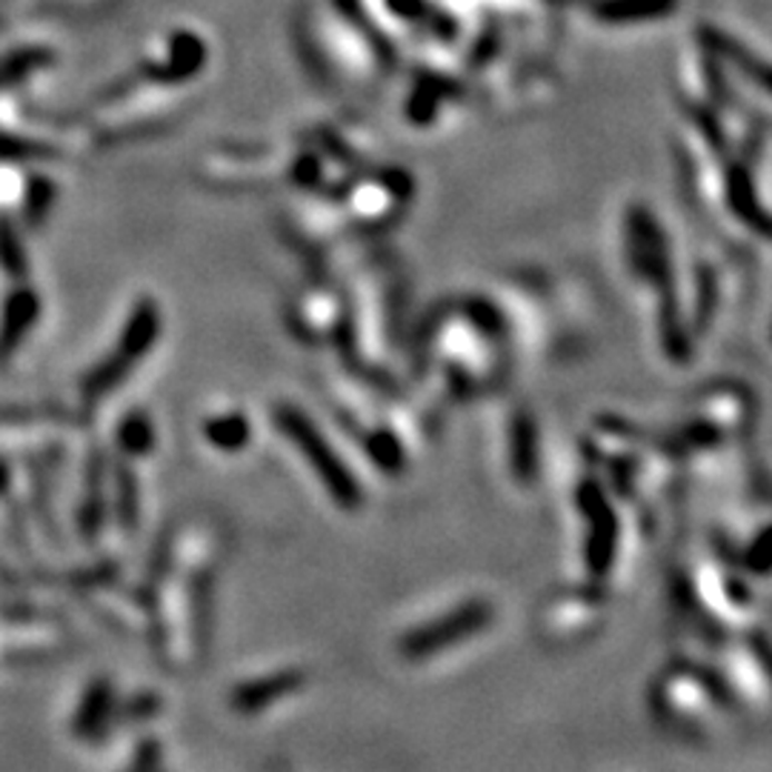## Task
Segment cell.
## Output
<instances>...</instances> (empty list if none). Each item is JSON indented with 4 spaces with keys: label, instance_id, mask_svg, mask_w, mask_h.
<instances>
[{
    "label": "cell",
    "instance_id": "cell-1",
    "mask_svg": "<svg viewBox=\"0 0 772 772\" xmlns=\"http://www.w3.org/2000/svg\"><path fill=\"white\" fill-rule=\"evenodd\" d=\"M275 421L281 427L284 436H290L295 441V447L304 452L306 461L315 467L317 478L324 481V487L330 489L332 498L341 504L343 509H355L361 504V489L352 481L350 469L343 467L341 458L335 456V449L324 441V436L317 432L315 423L306 421L295 407L290 403H281L275 410Z\"/></svg>",
    "mask_w": 772,
    "mask_h": 772
},
{
    "label": "cell",
    "instance_id": "cell-2",
    "mask_svg": "<svg viewBox=\"0 0 772 772\" xmlns=\"http://www.w3.org/2000/svg\"><path fill=\"white\" fill-rule=\"evenodd\" d=\"M158 330H160V315H158L155 301H140L138 310H135L133 317H129V326H126L124 338H120L118 350L113 352L109 361L100 363L92 375L86 378L84 383L86 401L92 403L98 401L100 395H106V392H113L120 383V378L129 375V372L135 370V363H138L146 352L153 350L155 338H158Z\"/></svg>",
    "mask_w": 772,
    "mask_h": 772
},
{
    "label": "cell",
    "instance_id": "cell-3",
    "mask_svg": "<svg viewBox=\"0 0 772 772\" xmlns=\"http://www.w3.org/2000/svg\"><path fill=\"white\" fill-rule=\"evenodd\" d=\"M301 686H304V673L284 670V673H275L270 675V678L255 681V684L238 686L235 695H232V706H235L238 713H257V710L270 706L272 701H277L281 695L295 693Z\"/></svg>",
    "mask_w": 772,
    "mask_h": 772
},
{
    "label": "cell",
    "instance_id": "cell-4",
    "mask_svg": "<svg viewBox=\"0 0 772 772\" xmlns=\"http://www.w3.org/2000/svg\"><path fill=\"white\" fill-rule=\"evenodd\" d=\"M35 317H38V297L32 292L20 290L18 295L9 297L7 317H3V326H0V355L14 352L20 338L27 335L29 326L35 324Z\"/></svg>",
    "mask_w": 772,
    "mask_h": 772
},
{
    "label": "cell",
    "instance_id": "cell-5",
    "mask_svg": "<svg viewBox=\"0 0 772 772\" xmlns=\"http://www.w3.org/2000/svg\"><path fill=\"white\" fill-rule=\"evenodd\" d=\"M109 706H113V695H109V686L95 684L86 695V701L80 704V713L75 719V733L78 735H92L100 733L106 715H109Z\"/></svg>",
    "mask_w": 772,
    "mask_h": 772
},
{
    "label": "cell",
    "instance_id": "cell-6",
    "mask_svg": "<svg viewBox=\"0 0 772 772\" xmlns=\"http://www.w3.org/2000/svg\"><path fill=\"white\" fill-rule=\"evenodd\" d=\"M206 438L221 449H238L244 447L246 438H250V423H246L244 416L212 418V421L206 423Z\"/></svg>",
    "mask_w": 772,
    "mask_h": 772
},
{
    "label": "cell",
    "instance_id": "cell-7",
    "mask_svg": "<svg viewBox=\"0 0 772 772\" xmlns=\"http://www.w3.org/2000/svg\"><path fill=\"white\" fill-rule=\"evenodd\" d=\"M120 443L133 452H144L149 443H153V423L146 421L144 416H133L129 421H124L120 429Z\"/></svg>",
    "mask_w": 772,
    "mask_h": 772
},
{
    "label": "cell",
    "instance_id": "cell-8",
    "mask_svg": "<svg viewBox=\"0 0 772 772\" xmlns=\"http://www.w3.org/2000/svg\"><path fill=\"white\" fill-rule=\"evenodd\" d=\"M120 518H124V524H129V527H135V518H138V498H135V483L133 478H129V472H120Z\"/></svg>",
    "mask_w": 772,
    "mask_h": 772
}]
</instances>
